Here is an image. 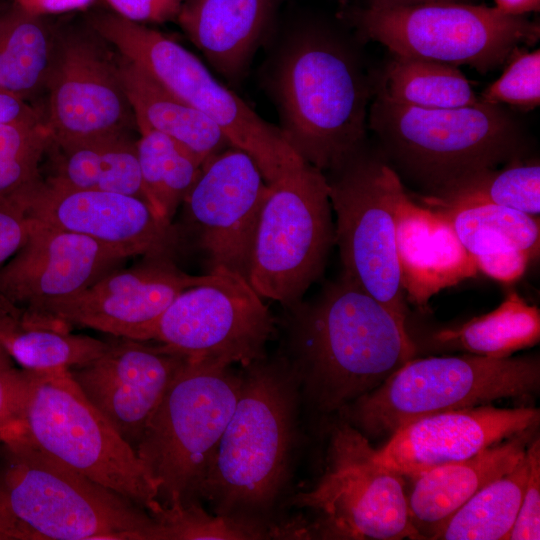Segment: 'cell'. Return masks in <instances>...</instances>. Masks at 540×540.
<instances>
[{
  "mask_svg": "<svg viewBox=\"0 0 540 540\" xmlns=\"http://www.w3.org/2000/svg\"><path fill=\"white\" fill-rule=\"evenodd\" d=\"M288 308L282 357L319 411L340 412L417 354L407 326L342 274Z\"/></svg>",
  "mask_w": 540,
  "mask_h": 540,
  "instance_id": "obj_1",
  "label": "cell"
},
{
  "mask_svg": "<svg viewBox=\"0 0 540 540\" xmlns=\"http://www.w3.org/2000/svg\"><path fill=\"white\" fill-rule=\"evenodd\" d=\"M0 540H160V532L144 508L9 430L0 436Z\"/></svg>",
  "mask_w": 540,
  "mask_h": 540,
  "instance_id": "obj_2",
  "label": "cell"
},
{
  "mask_svg": "<svg viewBox=\"0 0 540 540\" xmlns=\"http://www.w3.org/2000/svg\"><path fill=\"white\" fill-rule=\"evenodd\" d=\"M245 369L201 493L220 515L245 516L271 506L286 481L294 443L295 374L282 356Z\"/></svg>",
  "mask_w": 540,
  "mask_h": 540,
  "instance_id": "obj_3",
  "label": "cell"
},
{
  "mask_svg": "<svg viewBox=\"0 0 540 540\" xmlns=\"http://www.w3.org/2000/svg\"><path fill=\"white\" fill-rule=\"evenodd\" d=\"M369 126L380 138L391 167L422 188L424 196L522 159L520 132L512 118L500 105L483 101L425 109L376 94Z\"/></svg>",
  "mask_w": 540,
  "mask_h": 540,
  "instance_id": "obj_4",
  "label": "cell"
},
{
  "mask_svg": "<svg viewBox=\"0 0 540 540\" xmlns=\"http://www.w3.org/2000/svg\"><path fill=\"white\" fill-rule=\"evenodd\" d=\"M242 380L231 366L192 359L175 375L135 448L162 506L199 503Z\"/></svg>",
  "mask_w": 540,
  "mask_h": 540,
  "instance_id": "obj_5",
  "label": "cell"
},
{
  "mask_svg": "<svg viewBox=\"0 0 540 540\" xmlns=\"http://www.w3.org/2000/svg\"><path fill=\"white\" fill-rule=\"evenodd\" d=\"M275 86L281 130L304 161L331 172L361 151L368 88L338 44L320 35L300 38L282 59Z\"/></svg>",
  "mask_w": 540,
  "mask_h": 540,
  "instance_id": "obj_6",
  "label": "cell"
},
{
  "mask_svg": "<svg viewBox=\"0 0 540 540\" xmlns=\"http://www.w3.org/2000/svg\"><path fill=\"white\" fill-rule=\"evenodd\" d=\"M538 356L474 354L412 358L339 413L368 436H391L421 417L535 394Z\"/></svg>",
  "mask_w": 540,
  "mask_h": 540,
  "instance_id": "obj_7",
  "label": "cell"
},
{
  "mask_svg": "<svg viewBox=\"0 0 540 540\" xmlns=\"http://www.w3.org/2000/svg\"><path fill=\"white\" fill-rule=\"evenodd\" d=\"M10 430L148 513L159 503L157 485L135 449L88 401L69 370L30 371L20 420Z\"/></svg>",
  "mask_w": 540,
  "mask_h": 540,
  "instance_id": "obj_8",
  "label": "cell"
},
{
  "mask_svg": "<svg viewBox=\"0 0 540 540\" xmlns=\"http://www.w3.org/2000/svg\"><path fill=\"white\" fill-rule=\"evenodd\" d=\"M93 27L121 56L215 122L231 146L253 158L268 184L300 157L281 128L260 117L175 40L115 12H100Z\"/></svg>",
  "mask_w": 540,
  "mask_h": 540,
  "instance_id": "obj_9",
  "label": "cell"
},
{
  "mask_svg": "<svg viewBox=\"0 0 540 540\" xmlns=\"http://www.w3.org/2000/svg\"><path fill=\"white\" fill-rule=\"evenodd\" d=\"M334 244L326 175L300 157L269 184L247 281L261 297L289 307L320 278Z\"/></svg>",
  "mask_w": 540,
  "mask_h": 540,
  "instance_id": "obj_10",
  "label": "cell"
},
{
  "mask_svg": "<svg viewBox=\"0 0 540 540\" xmlns=\"http://www.w3.org/2000/svg\"><path fill=\"white\" fill-rule=\"evenodd\" d=\"M330 173L326 178L342 275L406 325L397 247L398 213L407 195L402 181L387 161L361 151Z\"/></svg>",
  "mask_w": 540,
  "mask_h": 540,
  "instance_id": "obj_11",
  "label": "cell"
},
{
  "mask_svg": "<svg viewBox=\"0 0 540 540\" xmlns=\"http://www.w3.org/2000/svg\"><path fill=\"white\" fill-rule=\"evenodd\" d=\"M368 437L345 419L330 434L323 474L293 504L312 512L311 536L324 539H419L408 513L404 476L376 462Z\"/></svg>",
  "mask_w": 540,
  "mask_h": 540,
  "instance_id": "obj_12",
  "label": "cell"
},
{
  "mask_svg": "<svg viewBox=\"0 0 540 540\" xmlns=\"http://www.w3.org/2000/svg\"><path fill=\"white\" fill-rule=\"evenodd\" d=\"M362 36L386 46L394 55L450 65H469L480 73L508 60L519 44L532 45L539 24L496 7L469 3L374 7L353 11Z\"/></svg>",
  "mask_w": 540,
  "mask_h": 540,
  "instance_id": "obj_13",
  "label": "cell"
},
{
  "mask_svg": "<svg viewBox=\"0 0 540 540\" xmlns=\"http://www.w3.org/2000/svg\"><path fill=\"white\" fill-rule=\"evenodd\" d=\"M275 320L245 277L218 269L180 293L151 340L188 359L246 368L266 358Z\"/></svg>",
  "mask_w": 540,
  "mask_h": 540,
  "instance_id": "obj_14",
  "label": "cell"
},
{
  "mask_svg": "<svg viewBox=\"0 0 540 540\" xmlns=\"http://www.w3.org/2000/svg\"><path fill=\"white\" fill-rule=\"evenodd\" d=\"M118 52L85 20L54 26L44 119L52 140L73 142L126 133L136 126Z\"/></svg>",
  "mask_w": 540,
  "mask_h": 540,
  "instance_id": "obj_15",
  "label": "cell"
},
{
  "mask_svg": "<svg viewBox=\"0 0 540 540\" xmlns=\"http://www.w3.org/2000/svg\"><path fill=\"white\" fill-rule=\"evenodd\" d=\"M269 184L253 158L230 146L207 158L187 194L181 243L190 238L208 273L224 269L247 279L254 237Z\"/></svg>",
  "mask_w": 540,
  "mask_h": 540,
  "instance_id": "obj_16",
  "label": "cell"
},
{
  "mask_svg": "<svg viewBox=\"0 0 540 540\" xmlns=\"http://www.w3.org/2000/svg\"><path fill=\"white\" fill-rule=\"evenodd\" d=\"M127 259L90 237L31 220L25 243L0 269V299L21 322L54 326L49 316L59 304Z\"/></svg>",
  "mask_w": 540,
  "mask_h": 540,
  "instance_id": "obj_17",
  "label": "cell"
},
{
  "mask_svg": "<svg viewBox=\"0 0 540 540\" xmlns=\"http://www.w3.org/2000/svg\"><path fill=\"white\" fill-rule=\"evenodd\" d=\"M168 254L144 255L129 268L107 273L78 295L59 304L49 323L80 326L110 336L151 341L165 310L184 290L207 277L183 272Z\"/></svg>",
  "mask_w": 540,
  "mask_h": 540,
  "instance_id": "obj_18",
  "label": "cell"
},
{
  "mask_svg": "<svg viewBox=\"0 0 540 540\" xmlns=\"http://www.w3.org/2000/svg\"><path fill=\"white\" fill-rule=\"evenodd\" d=\"M29 218L90 237L126 256L168 254L182 245L177 228L144 200L116 192L67 190L42 179L17 194Z\"/></svg>",
  "mask_w": 540,
  "mask_h": 540,
  "instance_id": "obj_19",
  "label": "cell"
},
{
  "mask_svg": "<svg viewBox=\"0 0 540 540\" xmlns=\"http://www.w3.org/2000/svg\"><path fill=\"white\" fill-rule=\"evenodd\" d=\"M105 350L69 373L88 401L134 449L187 357L164 344L111 336Z\"/></svg>",
  "mask_w": 540,
  "mask_h": 540,
  "instance_id": "obj_20",
  "label": "cell"
},
{
  "mask_svg": "<svg viewBox=\"0 0 540 540\" xmlns=\"http://www.w3.org/2000/svg\"><path fill=\"white\" fill-rule=\"evenodd\" d=\"M532 407L497 408L489 404L421 417L394 432L376 449L375 460L404 477L467 459L502 440L538 427Z\"/></svg>",
  "mask_w": 540,
  "mask_h": 540,
  "instance_id": "obj_21",
  "label": "cell"
},
{
  "mask_svg": "<svg viewBox=\"0 0 540 540\" xmlns=\"http://www.w3.org/2000/svg\"><path fill=\"white\" fill-rule=\"evenodd\" d=\"M397 247L406 300L422 308L440 290L478 271L446 218L408 194L398 213Z\"/></svg>",
  "mask_w": 540,
  "mask_h": 540,
  "instance_id": "obj_22",
  "label": "cell"
},
{
  "mask_svg": "<svg viewBox=\"0 0 540 540\" xmlns=\"http://www.w3.org/2000/svg\"><path fill=\"white\" fill-rule=\"evenodd\" d=\"M533 427L460 461L429 469L414 477L407 494L410 522L419 539H432L448 519L476 492L512 470L536 435Z\"/></svg>",
  "mask_w": 540,
  "mask_h": 540,
  "instance_id": "obj_23",
  "label": "cell"
},
{
  "mask_svg": "<svg viewBox=\"0 0 540 540\" xmlns=\"http://www.w3.org/2000/svg\"><path fill=\"white\" fill-rule=\"evenodd\" d=\"M272 5L273 0H189L177 19L212 67L235 79L251 60Z\"/></svg>",
  "mask_w": 540,
  "mask_h": 540,
  "instance_id": "obj_24",
  "label": "cell"
},
{
  "mask_svg": "<svg viewBox=\"0 0 540 540\" xmlns=\"http://www.w3.org/2000/svg\"><path fill=\"white\" fill-rule=\"evenodd\" d=\"M45 158L48 171L42 180L50 186L122 193L149 204L136 141L128 132L65 143L51 140Z\"/></svg>",
  "mask_w": 540,
  "mask_h": 540,
  "instance_id": "obj_25",
  "label": "cell"
},
{
  "mask_svg": "<svg viewBox=\"0 0 540 540\" xmlns=\"http://www.w3.org/2000/svg\"><path fill=\"white\" fill-rule=\"evenodd\" d=\"M118 66L138 130L165 134L203 162L231 146L215 122L171 93L140 66L120 54Z\"/></svg>",
  "mask_w": 540,
  "mask_h": 540,
  "instance_id": "obj_26",
  "label": "cell"
},
{
  "mask_svg": "<svg viewBox=\"0 0 540 540\" xmlns=\"http://www.w3.org/2000/svg\"><path fill=\"white\" fill-rule=\"evenodd\" d=\"M540 340V310L510 291L494 310L465 323L431 333L426 346L434 351H462L503 358Z\"/></svg>",
  "mask_w": 540,
  "mask_h": 540,
  "instance_id": "obj_27",
  "label": "cell"
},
{
  "mask_svg": "<svg viewBox=\"0 0 540 540\" xmlns=\"http://www.w3.org/2000/svg\"><path fill=\"white\" fill-rule=\"evenodd\" d=\"M54 26L12 2L0 7V88L29 103L45 90Z\"/></svg>",
  "mask_w": 540,
  "mask_h": 540,
  "instance_id": "obj_28",
  "label": "cell"
},
{
  "mask_svg": "<svg viewBox=\"0 0 540 540\" xmlns=\"http://www.w3.org/2000/svg\"><path fill=\"white\" fill-rule=\"evenodd\" d=\"M376 94L425 109L459 108L481 101L456 66L399 55L387 64Z\"/></svg>",
  "mask_w": 540,
  "mask_h": 540,
  "instance_id": "obj_29",
  "label": "cell"
},
{
  "mask_svg": "<svg viewBox=\"0 0 540 540\" xmlns=\"http://www.w3.org/2000/svg\"><path fill=\"white\" fill-rule=\"evenodd\" d=\"M422 205L437 210L498 205L539 217L540 164L518 159L502 168L485 169L431 196Z\"/></svg>",
  "mask_w": 540,
  "mask_h": 540,
  "instance_id": "obj_30",
  "label": "cell"
},
{
  "mask_svg": "<svg viewBox=\"0 0 540 540\" xmlns=\"http://www.w3.org/2000/svg\"><path fill=\"white\" fill-rule=\"evenodd\" d=\"M527 475L524 453L512 470L486 484L461 506L432 539H507L521 505Z\"/></svg>",
  "mask_w": 540,
  "mask_h": 540,
  "instance_id": "obj_31",
  "label": "cell"
},
{
  "mask_svg": "<svg viewBox=\"0 0 540 540\" xmlns=\"http://www.w3.org/2000/svg\"><path fill=\"white\" fill-rule=\"evenodd\" d=\"M139 132L137 158L148 202L160 217L173 223L204 162L165 134L150 129Z\"/></svg>",
  "mask_w": 540,
  "mask_h": 540,
  "instance_id": "obj_32",
  "label": "cell"
},
{
  "mask_svg": "<svg viewBox=\"0 0 540 540\" xmlns=\"http://www.w3.org/2000/svg\"><path fill=\"white\" fill-rule=\"evenodd\" d=\"M437 211L473 258L506 250L525 252L532 260L539 256V217L490 204Z\"/></svg>",
  "mask_w": 540,
  "mask_h": 540,
  "instance_id": "obj_33",
  "label": "cell"
},
{
  "mask_svg": "<svg viewBox=\"0 0 540 540\" xmlns=\"http://www.w3.org/2000/svg\"><path fill=\"white\" fill-rule=\"evenodd\" d=\"M2 346L21 368L36 372L70 370L98 357L108 341L73 334L58 326L19 321L1 340Z\"/></svg>",
  "mask_w": 540,
  "mask_h": 540,
  "instance_id": "obj_34",
  "label": "cell"
},
{
  "mask_svg": "<svg viewBox=\"0 0 540 540\" xmlns=\"http://www.w3.org/2000/svg\"><path fill=\"white\" fill-rule=\"evenodd\" d=\"M150 515L158 522L160 540L288 538V525L266 526L246 516L211 515L200 503L164 507L158 504Z\"/></svg>",
  "mask_w": 540,
  "mask_h": 540,
  "instance_id": "obj_35",
  "label": "cell"
},
{
  "mask_svg": "<svg viewBox=\"0 0 540 540\" xmlns=\"http://www.w3.org/2000/svg\"><path fill=\"white\" fill-rule=\"evenodd\" d=\"M51 140L45 121L0 124V200L42 179V163Z\"/></svg>",
  "mask_w": 540,
  "mask_h": 540,
  "instance_id": "obj_36",
  "label": "cell"
},
{
  "mask_svg": "<svg viewBox=\"0 0 540 540\" xmlns=\"http://www.w3.org/2000/svg\"><path fill=\"white\" fill-rule=\"evenodd\" d=\"M499 79L488 86L480 100L489 104H508L533 109L540 104V51L515 48Z\"/></svg>",
  "mask_w": 540,
  "mask_h": 540,
  "instance_id": "obj_37",
  "label": "cell"
},
{
  "mask_svg": "<svg viewBox=\"0 0 540 540\" xmlns=\"http://www.w3.org/2000/svg\"><path fill=\"white\" fill-rule=\"evenodd\" d=\"M525 456L528 463L527 481L521 505L508 535L509 540H538L540 538V440L534 437Z\"/></svg>",
  "mask_w": 540,
  "mask_h": 540,
  "instance_id": "obj_38",
  "label": "cell"
},
{
  "mask_svg": "<svg viewBox=\"0 0 540 540\" xmlns=\"http://www.w3.org/2000/svg\"><path fill=\"white\" fill-rule=\"evenodd\" d=\"M30 371L17 368L3 348L0 351V436L20 420Z\"/></svg>",
  "mask_w": 540,
  "mask_h": 540,
  "instance_id": "obj_39",
  "label": "cell"
},
{
  "mask_svg": "<svg viewBox=\"0 0 540 540\" xmlns=\"http://www.w3.org/2000/svg\"><path fill=\"white\" fill-rule=\"evenodd\" d=\"M31 220L17 195L0 200V269L25 243Z\"/></svg>",
  "mask_w": 540,
  "mask_h": 540,
  "instance_id": "obj_40",
  "label": "cell"
},
{
  "mask_svg": "<svg viewBox=\"0 0 540 540\" xmlns=\"http://www.w3.org/2000/svg\"><path fill=\"white\" fill-rule=\"evenodd\" d=\"M116 14L136 23H163L178 17L181 0H105Z\"/></svg>",
  "mask_w": 540,
  "mask_h": 540,
  "instance_id": "obj_41",
  "label": "cell"
},
{
  "mask_svg": "<svg viewBox=\"0 0 540 540\" xmlns=\"http://www.w3.org/2000/svg\"><path fill=\"white\" fill-rule=\"evenodd\" d=\"M478 271L505 283L519 279L527 269L530 256L518 250H506L474 257Z\"/></svg>",
  "mask_w": 540,
  "mask_h": 540,
  "instance_id": "obj_42",
  "label": "cell"
},
{
  "mask_svg": "<svg viewBox=\"0 0 540 540\" xmlns=\"http://www.w3.org/2000/svg\"><path fill=\"white\" fill-rule=\"evenodd\" d=\"M45 121L42 111L20 96L0 88V124Z\"/></svg>",
  "mask_w": 540,
  "mask_h": 540,
  "instance_id": "obj_43",
  "label": "cell"
},
{
  "mask_svg": "<svg viewBox=\"0 0 540 540\" xmlns=\"http://www.w3.org/2000/svg\"><path fill=\"white\" fill-rule=\"evenodd\" d=\"M95 0H12L14 4L29 14L44 17L77 10H84Z\"/></svg>",
  "mask_w": 540,
  "mask_h": 540,
  "instance_id": "obj_44",
  "label": "cell"
},
{
  "mask_svg": "<svg viewBox=\"0 0 540 540\" xmlns=\"http://www.w3.org/2000/svg\"><path fill=\"white\" fill-rule=\"evenodd\" d=\"M496 8L504 14L519 16L540 10V0H494Z\"/></svg>",
  "mask_w": 540,
  "mask_h": 540,
  "instance_id": "obj_45",
  "label": "cell"
},
{
  "mask_svg": "<svg viewBox=\"0 0 540 540\" xmlns=\"http://www.w3.org/2000/svg\"><path fill=\"white\" fill-rule=\"evenodd\" d=\"M437 3H468V0H369L374 7L418 6Z\"/></svg>",
  "mask_w": 540,
  "mask_h": 540,
  "instance_id": "obj_46",
  "label": "cell"
},
{
  "mask_svg": "<svg viewBox=\"0 0 540 540\" xmlns=\"http://www.w3.org/2000/svg\"><path fill=\"white\" fill-rule=\"evenodd\" d=\"M20 321L19 313L0 299V351L4 348L1 340L2 336Z\"/></svg>",
  "mask_w": 540,
  "mask_h": 540,
  "instance_id": "obj_47",
  "label": "cell"
}]
</instances>
